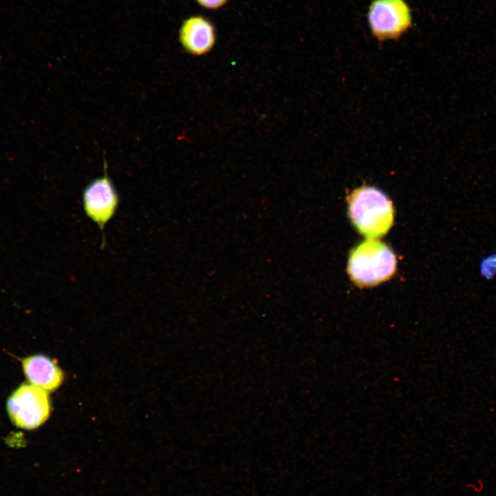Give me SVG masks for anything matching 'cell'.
Listing matches in <instances>:
<instances>
[{"label":"cell","instance_id":"cell-1","mask_svg":"<svg viewBox=\"0 0 496 496\" xmlns=\"http://www.w3.org/2000/svg\"><path fill=\"white\" fill-rule=\"evenodd\" d=\"M349 218L368 239L385 235L394 219L392 202L381 190L369 186L354 189L348 198Z\"/></svg>","mask_w":496,"mask_h":496},{"label":"cell","instance_id":"cell-2","mask_svg":"<svg viewBox=\"0 0 496 496\" xmlns=\"http://www.w3.org/2000/svg\"><path fill=\"white\" fill-rule=\"evenodd\" d=\"M396 258L384 243L367 239L353 249L347 271L351 280L358 287L377 285L389 280L395 271Z\"/></svg>","mask_w":496,"mask_h":496},{"label":"cell","instance_id":"cell-3","mask_svg":"<svg viewBox=\"0 0 496 496\" xmlns=\"http://www.w3.org/2000/svg\"><path fill=\"white\" fill-rule=\"evenodd\" d=\"M7 410L17 426L29 430L38 428L50 415L48 392L31 384H22L9 397Z\"/></svg>","mask_w":496,"mask_h":496},{"label":"cell","instance_id":"cell-4","mask_svg":"<svg viewBox=\"0 0 496 496\" xmlns=\"http://www.w3.org/2000/svg\"><path fill=\"white\" fill-rule=\"evenodd\" d=\"M367 20L373 35L381 41L399 39L412 25L411 9L404 0H373Z\"/></svg>","mask_w":496,"mask_h":496},{"label":"cell","instance_id":"cell-5","mask_svg":"<svg viewBox=\"0 0 496 496\" xmlns=\"http://www.w3.org/2000/svg\"><path fill=\"white\" fill-rule=\"evenodd\" d=\"M104 174L90 183L83 192V205L87 216L94 221L103 233L105 245L104 229L114 216L119 203V197L112 180L107 174V163L104 162Z\"/></svg>","mask_w":496,"mask_h":496},{"label":"cell","instance_id":"cell-6","mask_svg":"<svg viewBox=\"0 0 496 496\" xmlns=\"http://www.w3.org/2000/svg\"><path fill=\"white\" fill-rule=\"evenodd\" d=\"M179 40L184 50L190 54H205L212 49L216 42L214 26L202 16L190 17L181 25Z\"/></svg>","mask_w":496,"mask_h":496},{"label":"cell","instance_id":"cell-7","mask_svg":"<svg viewBox=\"0 0 496 496\" xmlns=\"http://www.w3.org/2000/svg\"><path fill=\"white\" fill-rule=\"evenodd\" d=\"M23 372L30 383L48 392L62 384L63 373L54 360L43 355L25 358L22 361Z\"/></svg>","mask_w":496,"mask_h":496},{"label":"cell","instance_id":"cell-8","mask_svg":"<svg viewBox=\"0 0 496 496\" xmlns=\"http://www.w3.org/2000/svg\"><path fill=\"white\" fill-rule=\"evenodd\" d=\"M478 273L486 280H493L496 276V251L482 258L479 263Z\"/></svg>","mask_w":496,"mask_h":496},{"label":"cell","instance_id":"cell-9","mask_svg":"<svg viewBox=\"0 0 496 496\" xmlns=\"http://www.w3.org/2000/svg\"><path fill=\"white\" fill-rule=\"evenodd\" d=\"M201 6L208 9H218L227 3L229 0H196Z\"/></svg>","mask_w":496,"mask_h":496}]
</instances>
